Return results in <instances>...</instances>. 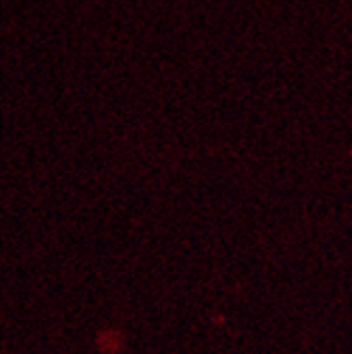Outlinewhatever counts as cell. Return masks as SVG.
<instances>
[]
</instances>
